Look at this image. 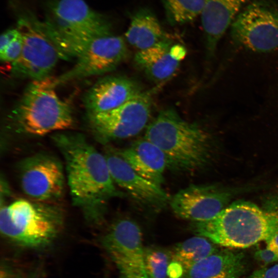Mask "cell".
Masks as SVG:
<instances>
[{
    "mask_svg": "<svg viewBox=\"0 0 278 278\" xmlns=\"http://www.w3.org/2000/svg\"><path fill=\"white\" fill-rule=\"evenodd\" d=\"M115 184L127 192L139 202L151 206H161L170 197L161 186L143 178L113 150L106 147L103 153Z\"/></svg>",
    "mask_w": 278,
    "mask_h": 278,
    "instance_id": "cell-14",
    "label": "cell"
},
{
    "mask_svg": "<svg viewBox=\"0 0 278 278\" xmlns=\"http://www.w3.org/2000/svg\"><path fill=\"white\" fill-rule=\"evenodd\" d=\"M185 55V49L179 45H173L171 39L138 51L134 60L151 80L160 83L175 75Z\"/></svg>",
    "mask_w": 278,
    "mask_h": 278,
    "instance_id": "cell-16",
    "label": "cell"
},
{
    "mask_svg": "<svg viewBox=\"0 0 278 278\" xmlns=\"http://www.w3.org/2000/svg\"><path fill=\"white\" fill-rule=\"evenodd\" d=\"M227 200L226 194L213 187L191 185L178 192L169 202L178 217L199 222L215 217L224 208Z\"/></svg>",
    "mask_w": 278,
    "mask_h": 278,
    "instance_id": "cell-13",
    "label": "cell"
},
{
    "mask_svg": "<svg viewBox=\"0 0 278 278\" xmlns=\"http://www.w3.org/2000/svg\"><path fill=\"white\" fill-rule=\"evenodd\" d=\"M247 278H278V264L255 270Z\"/></svg>",
    "mask_w": 278,
    "mask_h": 278,
    "instance_id": "cell-26",
    "label": "cell"
},
{
    "mask_svg": "<svg viewBox=\"0 0 278 278\" xmlns=\"http://www.w3.org/2000/svg\"><path fill=\"white\" fill-rule=\"evenodd\" d=\"M266 241L267 243V247L275 252L278 255V233Z\"/></svg>",
    "mask_w": 278,
    "mask_h": 278,
    "instance_id": "cell-29",
    "label": "cell"
},
{
    "mask_svg": "<svg viewBox=\"0 0 278 278\" xmlns=\"http://www.w3.org/2000/svg\"><path fill=\"white\" fill-rule=\"evenodd\" d=\"M51 138L65 162L73 203L88 222L100 223L108 200L123 195L116 187L104 154L80 133L58 132Z\"/></svg>",
    "mask_w": 278,
    "mask_h": 278,
    "instance_id": "cell-1",
    "label": "cell"
},
{
    "mask_svg": "<svg viewBox=\"0 0 278 278\" xmlns=\"http://www.w3.org/2000/svg\"><path fill=\"white\" fill-rule=\"evenodd\" d=\"M1 278H19L13 276L5 270H2L1 272Z\"/></svg>",
    "mask_w": 278,
    "mask_h": 278,
    "instance_id": "cell-30",
    "label": "cell"
},
{
    "mask_svg": "<svg viewBox=\"0 0 278 278\" xmlns=\"http://www.w3.org/2000/svg\"><path fill=\"white\" fill-rule=\"evenodd\" d=\"M23 42V37L20 31V34L0 52L1 60L11 63L18 60L22 51Z\"/></svg>",
    "mask_w": 278,
    "mask_h": 278,
    "instance_id": "cell-24",
    "label": "cell"
},
{
    "mask_svg": "<svg viewBox=\"0 0 278 278\" xmlns=\"http://www.w3.org/2000/svg\"><path fill=\"white\" fill-rule=\"evenodd\" d=\"M63 216L62 208L54 203L19 199L8 204H1V232L21 246L44 247L58 235Z\"/></svg>",
    "mask_w": 278,
    "mask_h": 278,
    "instance_id": "cell-5",
    "label": "cell"
},
{
    "mask_svg": "<svg viewBox=\"0 0 278 278\" xmlns=\"http://www.w3.org/2000/svg\"><path fill=\"white\" fill-rule=\"evenodd\" d=\"M143 92L134 80L123 76H107L87 91L83 103L87 114H96L113 110Z\"/></svg>",
    "mask_w": 278,
    "mask_h": 278,
    "instance_id": "cell-15",
    "label": "cell"
},
{
    "mask_svg": "<svg viewBox=\"0 0 278 278\" xmlns=\"http://www.w3.org/2000/svg\"><path fill=\"white\" fill-rule=\"evenodd\" d=\"M167 20L172 25L194 21L201 15L204 0H162Z\"/></svg>",
    "mask_w": 278,
    "mask_h": 278,
    "instance_id": "cell-22",
    "label": "cell"
},
{
    "mask_svg": "<svg viewBox=\"0 0 278 278\" xmlns=\"http://www.w3.org/2000/svg\"><path fill=\"white\" fill-rule=\"evenodd\" d=\"M16 27L23 37V48L19 59L11 63V72L20 78L32 80L50 76L59 59L60 53L50 38L44 21L29 9L12 1Z\"/></svg>",
    "mask_w": 278,
    "mask_h": 278,
    "instance_id": "cell-7",
    "label": "cell"
},
{
    "mask_svg": "<svg viewBox=\"0 0 278 278\" xmlns=\"http://www.w3.org/2000/svg\"><path fill=\"white\" fill-rule=\"evenodd\" d=\"M248 1L204 0L201 16L207 58L215 56L221 38Z\"/></svg>",
    "mask_w": 278,
    "mask_h": 278,
    "instance_id": "cell-17",
    "label": "cell"
},
{
    "mask_svg": "<svg viewBox=\"0 0 278 278\" xmlns=\"http://www.w3.org/2000/svg\"><path fill=\"white\" fill-rule=\"evenodd\" d=\"M197 235L213 243L233 248H245L278 233V213L262 210L248 201L235 202L212 219L194 222Z\"/></svg>",
    "mask_w": 278,
    "mask_h": 278,
    "instance_id": "cell-2",
    "label": "cell"
},
{
    "mask_svg": "<svg viewBox=\"0 0 278 278\" xmlns=\"http://www.w3.org/2000/svg\"><path fill=\"white\" fill-rule=\"evenodd\" d=\"M184 274L183 267L179 263L172 260L168 268V276L169 278H181Z\"/></svg>",
    "mask_w": 278,
    "mask_h": 278,
    "instance_id": "cell-28",
    "label": "cell"
},
{
    "mask_svg": "<svg viewBox=\"0 0 278 278\" xmlns=\"http://www.w3.org/2000/svg\"><path fill=\"white\" fill-rule=\"evenodd\" d=\"M145 262L149 278H167L171 254L158 247L144 248Z\"/></svg>",
    "mask_w": 278,
    "mask_h": 278,
    "instance_id": "cell-23",
    "label": "cell"
},
{
    "mask_svg": "<svg viewBox=\"0 0 278 278\" xmlns=\"http://www.w3.org/2000/svg\"><path fill=\"white\" fill-rule=\"evenodd\" d=\"M45 19L58 47L66 54L79 55L93 38L112 34L107 16L92 9L84 0H52Z\"/></svg>",
    "mask_w": 278,
    "mask_h": 278,
    "instance_id": "cell-6",
    "label": "cell"
},
{
    "mask_svg": "<svg viewBox=\"0 0 278 278\" xmlns=\"http://www.w3.org/2000/svg\"><path fill=\"white\" fill-rule=\"evenodd\" d=\"M144 137L163 151L167 167L175 170H196L206 163L209 155L208 133L171 109L159 112L147 127Z\"/></svg>",
    "mask_w": 278,
    "mask_h": 278,
    "instance_id": "cell-3",
    "label": "cell"
},
{
    "mask_svg": "<svg viewBox=\"0 0 278 278\" xmlns=\"http://www.w3.org/2000/svg\"><path fill=\"white\" fill-rule=\"evenodd\" d=\"M231 38L237 46L267 53L278 48V5L255 0L245 6L231 25Z\"/></svg>",
    "mask_w": 278,
    "mask_h": 278,
    "instance_id": "cell-8",
    "label": "cell"
},
{
    "mask_svg": "<svg viewBox=\"0 0 278 278\" xmlns=\"http://www.w3.org/2000/svg\"><path fill=\"white\" fill-rule=\"evenodd\" d=\"M125 38L138 51L171 39L155 14L147 8H141L132 14Z\"/></svg>",
    "mask_w": 278,
    "mask_h": 278,
    "instance_id": "cell-20",
    "label": "cell"
},
{
    "mask_svg": "<svg viewBox=\"0 0 278 278\" xmlns=\"http://www.w3.org/2000/svg\"><path fill=\"white\" fill-rule=\"evenodd\" d=\"M18 172L21 189L32 200L55 203L63 195L64 168L54 155L41 152L28 157L19 164Z\"/></svg>",
    "mask_w": 278,
    "mask_h": 278,
    "instance_id": "cell-10",
    "label": "cell"
},
{
    "mask_svg": "<svg viewBox=\"0 0 278 278\" xmlns=\"http://www.w3.org/2000/svg\"><path fill=\"white\" fill-rule=\"evenodd\" d=\"M246 267V258L243 252L218 250L194 265L182 277L239 278Z\"/></svg>",
    "mask_w": 278,
    "mask_h": 278,
    "instance_id": "cell-19",
    "label": "cell"
},
{
    "mask_svg": "<svg viewBox=\"0 0 278 278\" xmlns=\"http://www.w3.org/2000/svg\"><path fill=\"white\" fill-rule=\"evenodd\" d=\"M210 241L197 235L177 244L171 254L172 260L179 263L185 273L194 265L218 251Z\"/></svg>",
    "mask_w": 278,
    "mask_h": 278,
    "instance_id": "cell-21",
    "label": "cell"
},
{
    "mask_svg": "<svg viewBox=\"0 0 278 278\" xmlns=\"http://www.w3.org/2000/svg\"><path fill=\"white\" fill-rule=\"evenodd\" d=\"M113 149L137 173L161 186L167 163L165 154L157 145L144 137L126 148Z\"/></svg>",
    "mask_w": 278,
    "mask_h": 278,
    "instance_id": "cell-18",
    "label": "cell"
},
{
    "mask_svg": "<svg viewBox=\"0 0 278 278\" xmlns=\"http://www.w3.org/2000/svg\"><path fill=\"white\" fill-rule=\"evenodd\" d=\"M255 259L264 265L278 261V255L267 247L266 249L257 250L254 254Z\"/></svg>",
    "mask_w": 278,
    "mask_h": 278,
    "instance_id": "cell-25",
    "label": "cell"
},
{
    "mask_svg": "<svg viewBox=\"0 0 278 278\" xmlns=\"http://www.w3.org/2000/svg\"><path fill=\"white\" fill-rule=\"evenodd\" d=\"M102 244L120 278H149L142 232L135 221L122 218L114 222L103 237Z\"/></svg>",
    "mask_w": 278,
    "mask_h": 278,
    "instance_id": "cell-11",
    "label": "cell"
},
{
    "mask_svg": "<svg viewBox=\"0 0 278 278\" xmlns=\"http://www.w3.org/2000/svg\"><path fill=\"white\" fill-rule=\"evenodd\" d=\"M127 53L121 37L112 33L94 38L76 58L75 64L56 77V85L112 71L126 58Z\"/></svg>",
    "mask_w": 278,
    "mask_h": 278,
    "instance_id": "cell-12",
    "label": "cell"
},
{
    "mask_svg": "<svg viewBox=\"0 0 278 278\" xmlns=\"http://www.w3.org/2000/svg\"><path fill=\"white\" fill-rule=\"evenodd\" d=\"M57 86L56 78L50 76L29 83L12 113L18 130L43 136L74 126L71 106L58 96Z\"/></svg>",
    "mask_w": 278,
    "mask_h": 278,
    "instance_id": "cell-4",
    "label": "cell"
},
{
    "mask_svg": "<svg viewBox=\"0 0 278 278\" xmlns=\"http://www.w3.org/2000/svg\"><path fill=\"white\" fill-rule=\"evenodd\" d=\"M151 105L150 94L144 92L113 110L87 114L89 128L94 137L102 145L135 136L147 125Z\"/></svg>",
    "mask_w": 278,
    "mask_h": 278,
    "instance_id": "cell-9",
    "label": "cell"
},
{
    "mask_svg": "<svg viewBox=\"0 0 278 278\" xmlns=\"http://www.w3.org/2000/svg\"><path fill=\"white\" fill-rule=\"evenodd\" d=\"M20 34V31L17 27L5 31L0 38V52L3 51Z\"/></svg>",
    "mask_w": 278,
    "mask_h": 278,
    "instance_id": "cell-27",
    "label": "cell"
}]
</instances>
